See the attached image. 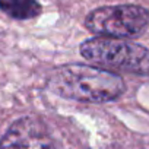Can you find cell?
I'll use <instances>...</instances> for the list:
<instances>
[{
  "label": "cell",
  "instance_id": "obj_2",
  "mask_svg": "<svg viewBox=\"0 0 149 149\" xmlns=\"http://www.w3.org/2000/svg\"><path fill=\"white\" fill-rule=\"evenodd\" d=\"M81 54L102 70L149 74V50L136 42L97 37L81 44Z\"/></svg>",
  "mask_w": 149,
  "mask_h": 149
},
{
  "label": "cell",
  "instance_id": "obj_4",
  "mask_svg": "<svg viewBox=\"0 0 149 149\" xmlns=\"http://www.w3.org/2000/svg\"><path fill=\"white\" fill-rule=\"evenodd\" d=\"M0 149H56L47 127L32 117L16 120L0 140Z\"/></svg>",
  "mask_w": 149,
  "mask_h": 149
},
{
  "label": "cell",
  "instance_id": "obj_3",
  "mask_svg": "<svg viewBox=\"0 0 149 149\" xmlns=\"http://www.w3.org/2000/svg\"><path fill=\"white\" fill-rule=\"evenodd\" d=\"M85 26L105 38H134L149 26V10L137 5L104 6L88 13Z\"/></svg>",
  "mask_w": 149,
  "mask_h": 149
},
{
  "label": "cell",
  "instance_id": "obj_5",
  "mask_svg": "<svg viewBox=\"0 0 149 149\" xmlns=\"http://www.w3.org/2000/svg\"><path fill=\"white\" fill-rule=\"evenodd\" d=\"M0 10L13 19L25 21L38 16L41 6L37 0H0Z\"/></svg>",
  "mask_w": 149,
  "mask_h": 149
},
{
  "label": "cell",
  "instance_id": "obj_1",
  "mask_svg": "<svg viewBox=\"0 0 149 149\" xmlns=\"http://www.w3.org/2000/svg\"><path fill=\"white\" fill-rule=\"evenodd\" d=\"M48 88L64 98L85 102H107L118 98L126 85L118 74L84 64L57 69L48 79Z\"/></svg>",
  "mask_w": 149,
  "mask_h": 149
}]
</instances>
